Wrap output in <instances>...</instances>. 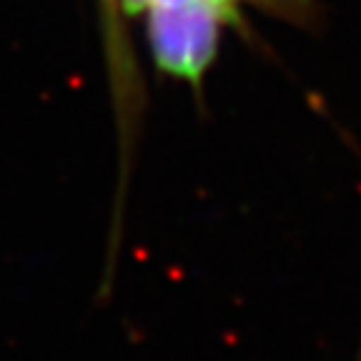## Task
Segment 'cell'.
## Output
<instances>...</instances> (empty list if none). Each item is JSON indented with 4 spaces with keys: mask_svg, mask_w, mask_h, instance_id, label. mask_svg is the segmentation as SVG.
I'll return each mask as SVG.
<instances>
[{
    "mask_svg": "<svg viewBox=\"0 0 361 361\" xmlns=\"http://www.w3.org/2000/svg\"><path fill=\"white\" fill-rule=\"evenodd\" d=\"M146 16V43L153 66L173 80L201 90L214 66L226 25L238 23V13L219 0H183L151 6Z\"/></svg>",
    "mask_w": 361,
    "mask_h": 361,
    "instance_id": "cell-1",
    "label": "cell"
}]
</instances>
